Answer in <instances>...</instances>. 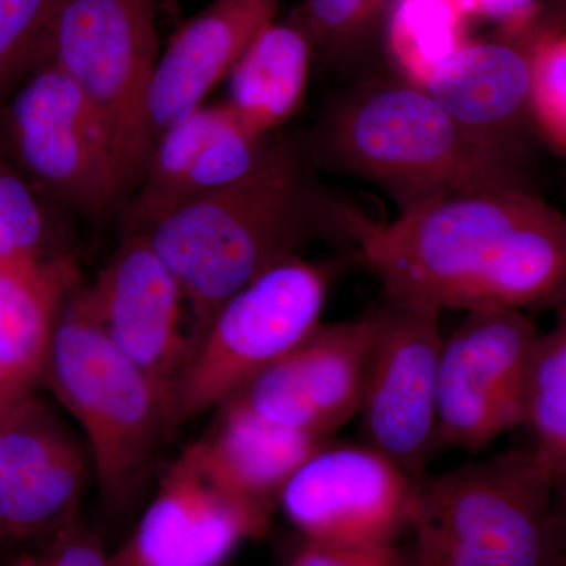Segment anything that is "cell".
<instances>
[{
    "label": "cell",
    "instance_id": "6da1fadb",
    "mask_svg": "<svg viewBox=\"0 0 566 566\" xmlns=\"http://www.w3.org/2000/svg\"><path fill=\"white\" fill-rule=\"evenodd\" d=\"M307 140H271L243 178L189 200L142 232L185 294L197 344L233 294L315 238H345Z\"/></svg>",
    "mask_w": 566,
    "mask_h": 566
},
{
    "label": "cell",
    "instance_id": "7a4b0ae2",
    "mask_svg": "<svg viewBox=\"0 0 566 566\" xmlns=\"http://www.w3.org/2000/svg\"><path fill=\"white\" fill-rule=\"evenodd\" d=\"M316 167L385 189L400 212L482 192L531 191L520 151L469 132L423 88L370 81L338 99L307 139Z\"/></svg>",
    "mask_w": 566,
    "mask_h": 566
},
{
    "label": "cell",
    "instance_id": "3957f363",
    "mask_svg": "<svg viewBox=\"0 0 566 566\" xmlns=\"http://www.w3.org/2000/svg\"><path fill=\"white\" fill-rule=\"evenodd\" d=\"M532 191L447 197L376 221L338 200L345 240L382 283L385 300L476 308L516 234L549 208Z\"/></svg>",
    "mask_w": 566,
    "mask_h": 566
},
{
    "label": "cell",
    "instance_id": "277c9868",
    "mask_svg": "<svg viewBox=\"0 0 566 566\" xmlns=\"http://www.w3.org/2000/svg\"><path fill=\"white\" fill-rule=\"evenodd\" d=\"M556 480L532 450H510L416 483L411 566H564Z\"/></svg>",
    "mask_w": 566,
    "mask_h": 566
},
{
    "label": "cell",
    "instance_id": "5b68a950",
    "mask_svg": "<svg viewBox=\"0 0 566 566\" xmlns=\"http://www.w3.org/2000/svg\"><path fill=\"white\" fill-rule=\"evenodd\" d=\"M41 387L80 424L104 504H129L175 433L169 390L111 340L77 294L59 315Z\"/></svg>",
    "mask_w": 566,
    "mask_h": 566
},
{
    "label": "cell",
    "instance_id": "8992f818",
    "mask_svg": "<svg viewBox=\"0 0 566 566\" xmlns=\"http://www.w3.org/2000/svg\"><path fill=\"white\" fill-rule=\"evenodd\" d=\"M159 57L156 0H61L48 62L74 82L109 136L122 196L151 153L145 95Z\"/></svg>",
    "mask_w": 566,
    "mask_h": 566
},
{
    "label": "cell",
    "instance_id": "52a82bcc",
    "mask_svg": "<svg viewBox=\"0 0 566 566\" xmlns=\"http://www.w3.org/2000/svg\"><path fill=\"white\" fill-rule=\"evenodd\" d=\"M329 281L327 268L294 255L222 304L172 387L174 431L300 345L319 324Z\"/></svg>",
    "mask_w": 566,
    "mask_h": 566
},
{
    "label": "cell",
    "instance_id": "ba28073f",
    "mask_svg": "<svg viewBox=\"0 0 566 566\" xmlns=\"http://www.w3.org/2000/svg\"><path fill=\"white\" fill-rule=\"evenodd\" d=\"M0 153L36 189L80 212L122 199L109 136L80 88L46 62L0 109Z\"/></svg>",
    "mask_w": 566,
    "mask_h": 566
},
{
    "label": "cell",
    "instance_id": "9c48e42d",
    "mask_svg": "<svg viewBox=\"0 0 566 566\" xmlns=\"http://www.w3.org/2000/svg\"><path fill=\"white\" fill-rule=\"evenodd\" d=\"M376 324L357 415L368 446L420 482L438 431L441 311L431 305H375Z\"/></svg>",
    "mask_w": 566,
    "mask_h": 566
},
{
    "label": "cell",
    "instance_id": "30bf717a",
    "mask_svg": "<svg viewBox=\"0 0 566 566\" xmlns=\"http://www.w3.org/2000/svg\"><path fill=\"white\" fill-rule=\"evenodd\" d=\"M539 333L517 308L468 311L444 338L436 444L480 450L523 423L524 382Z\"/></svg>",
    "mask_w": 566,
    "mask_h": 566
},
{
    "label": "cell",
    "instance_id": "8fae6325",
    "mask_svg": "<svg viewBox=\"0 0 566 566\" xmlns=\"http://www.w3.org/2000/svg\"><path fill=\"white\" fill-rule=\"evenodd\" d=\"M375 324V305L348 322L319 323L230 395L227 406L275 427L331 438L359 411Z\"/></svg>",
    "mask_w": 566,
    "mask_h": 566
},
{
    "label": "cell",
    "instance_id": "7c38bea8",
    "mask_svg": "<svg viewBox=\"0 0 566 566\" xmlns=\"http://www.w3.org/2000/svg\"><path fill=\"white\" fill-rule=\"evenodd\" d=\"M416 483L370 446H324L283 486L279 505L308 542L389 545L408 526Z\"/></svg>",
    "mask_w": 566,
    "mask_h": 566
},
{
    "label": "cell",
    "instance_id": "4fadbf2b",
    "mask_svg": "<svg viewBox=\"0 0 566 566\" xmlns=\"http://www.w3.org/2000/svg\"><path fill=\"white\" fill-rule=\"evenodd\" d=\"M91 482L87 446L33 395L0 422V549L31 545L80 516Z\"/></svg>",
    "mask_w": 566,
    "mask_h": 566
},
{
    "label": "cell",
    "instance_id": "5bb4252c",
    "mask_svg": "<svg viewBox=\"0 0 566 566\" xmlns=\"http://www.w3.org/2000/svg\"><path fill=\"white\" fill-rule=\"evenodd\" d=\"M112 342L172 394L197 345L180 283L142 233H128L87 289L77 292Z\"/></svg>",
    "mask_w": 566,
    "mask_h": 566
},
{
    "label": "cell",
    "instance_id": "9a60e30c",
    "mask_svg": "<svg viewBox=\"0 0 566 566\" xmlns=\"http://www.w3.org/2000/svg\"><path fill=\"white\" fill-rule=\"evenodd\" d=\"M271 516L223 493L205 474L192 442L167 468L114 566H221L248 538L270 528Z\"/></svg>",
    "mask_w": 566,
    "mask_h": 566
},
{
    "label": "cell",
    "instance_id": "2e32d148",
    "mask_svg": "<svg viewBox=\"0 0 566 566\" xmlns=\"http://www.w3.org/2000/svg\"><path fill=\"white\" fill-rule=\"evenodd\" d=\"M282 0H212L181 25L159 54L145 95L151 150L167 129L205 106L216 85L262 29L275 21Z\"/></svg>",
    "mask_w": 566,
    "mask_h": 566
},
{
    "label": "cell",
    "instance_id": "e0dca14e",
    "mask_svg": "<svg viewBox=\"0 0 566 566\" xmlns=\"http://www.w3.org/2000/svg\"><path fill=\"white\" fill-rule=\"evenodd\" d=\"M422 88L469 132L517 150L515 133L528 112L526 46L463 44L434 62Z\"/></svg>",
    "mask_w": 566,
    "mask_h": 566
},
{
    "label": "cell",
    "instance_id": "ac0fdd59",
    "mask_svg": "<svg viewBox=\"0 0 566 566\" xmlns=\"http://www.w3.org/2000/svg\"><path fill=\"white\" fill-rule=\"evenodd\" d=\"M192 442L205 474L223 493L273 516L283 486L329 438L286 430L230 406Z\"/></svg>",
    "mask_w": 566,
    "mask_h": 566
},
{
    "label": "cell",
    "instance_id": "d6986e66",
    "mask_svg": "<svg viewBox=\"0 0 566 566\" xmlns=\"http://www.w3.org/2000/svg\"><path fill=\"white\" fill-rule=\"evenodd\" d=\"M73 282L66 259L54 260L39 274L0 271V422L40 389Z\"/></svg>",
    "mask_w": 566,
    "mask_h": 566
},
{
    "label": "cell",
    "instance_id": "ffe728a7",
    "mask_svg": "<svg viewBox=\"0 0 566 566\" xmlns=\"http://www.w3.org/2000/svg\"><path fill=\"white\" fill-rule=\"evenodd\" d=\"M315 43L300 20L271 22L251 41L229 76L226 104L245 129L268 136L300 111Z\"/></svg>",
    "mask_w": 566,
    "mask_h": 566
},
{
    "label": "cell",
    "instance_id": "44dd1931",
    "mask_svg": "<svg viewBox=\"0 0 566 566\" xmlns=\"http://www.w3.org/2000/svg\"><path fill=\"white\" fill-rule=\"evenodd\" d=\"M226 103L202 106L159 137L153 145L139 192L126 208L128 233L142 232L172 210L175 193L208 142L230 118Z\"/></svg>",
    "mask_w": 566,
    "mask_h": 566
},
{
    "label": "cell",
    "instance_id": "7402d4cb",
    "mask_svg": "<svg viewBox=\"0 0 566 566\" xmlns=\"http://www.w3.org/2000/svg\"><path fill=\"white\" fill-rule=\"evenodd\" d=\"M523 423L534 434L532 452L556 480H566V323L539 334L524 382Z\"/></svg>",
    "mask_w": 566,
    "mask_h": 566
},
{
    "label": "cell",
    "instance_id": "603a6c76",
    "mask_svg": "<svg viewBox=\"0 0 566 566\" xmlns=\"http://www.w3.org/2000/svg\"><path fill=\"white\" fill-rule=\"evenodd\" d=\"M61 0H0V109L33 70L48 62Z\"/></svg>",
    "mask_w": 566,
    "mask_h": 566
},
{
    "label": "cell",
    "instance_id": "cb8c5ba5",
    "mask_svg": "<svg viewBox=\"0 0 566 566\" xmlns=\"http://www.w3.org/2000/svg\"><path fill=\"white\" fill-rule=\"evenodd\" d=\"M527 109L547 144L564 155L566 148V35L549 28L526 46Z\"/></svg>",
    "mask_w": 566,
    "mask_h": 566
},
{
    "label": "cell",
    "instance_id": "d4e9b609",
    "mask_svg": "<svg viewBox=\"0 0 566 566\" xmlns=\"http://www.w3.org/2000/svg\"><path fill=\"white\" fill-rule=\"evenodd\" d=\"M0 222L24 262L61 259L51 252V226L35 186L0 153Z\"/></svg>",
    "mask_w": 566,
    "mask_h": 566
},
{
    "label": "cell",
    "instance_id": "484cf974",
    "mask_svg": "<svg viewBox=\"0 0 566 566\" xmlns=\"http://www.w3.org/2000/svg\"><path fill=\"white\" fill-rule=\"evenodd\" d=\"M389 0H304L296 20L315 50L337 59L356 52L378 28Z\"/></svg>",
    "mask_w": 566,
    "mask_h": 566
},
{
    "label": "cell",
    "instance_id": "4316f807",
    "mask_svg": "<svg viewBox=\"0 0 566 566\" xmlns=\"http://www.w3.org/2000/svg\"><path fill=\"white\" fill-rule=\"evenodd\" d=\"M6 566H114L102 539L81 516L22 547Z\"/></svg>",
    "mask_w": 566,
    "mask_h": 566
},
{
    "label": "cell",
    "instance_id": "83f0119b",
    "mask_svg": "<svg viewBox=\"0 0 566 566\" xmlns=\"http://www.w3.org/2000/svg\"><path fill=\"white\" fill-rule=\"evenodd\" d=\"M289 566H411L403 551L389 545L308 542Z\"/></svg>",
    "mask_w": 566,
    "mask_h": 566
},
{
    "label": "cell",
    "instance_id": "f1b7e54d",
    "mask_svg": "<svg viewBox=\"0 0 566 566\" xmlns=\"http://www.w3.org/2000/svg\"><path fill=\"white\" fill-rule=\"evenodd\" d=\"M54 262V260H51ZM51 262L44 264H31L24 262L13 245H11L9 237H7L6 230H3L2 222H0V271H9V273L32 275L39 274L44 268Z\"/></svg>",
    "mask_w": 566,
    "mask_h": 566
}]
</instances>
